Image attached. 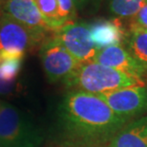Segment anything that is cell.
<instances>
[{
	"mask_svg": "<svg viewBox=\"0 0 147 147\" xmlns=\"http://www.w3.org/2000/svg\"><path fill=\"white\" fill-rule=\"evenodd\" d=\"M68 88L103 95L125 87L143 86L145 82L96 62L82 64L64 83Z\"/></svg>",
	"mask_w": 147,
	"mask_h": 147,
	"instance_id": "cell-2",
	"label": "cell"
},
{
	"mask_svg": "<svg viewBox=\"0 0 147 147\" xmlns=\"http://www.w3.org/2000/svg\"><path fill=\"white\" fill-rule=\"evenodd\" d=\"M146 32H147V30H146Z\"/></svg>",
	"mask_w": 147,
	"mask_h": 147,
	"instance_id": "cell-21",
	"label": "cell"
},
{
	"mask_svg": "<svg viewBox=\"0 0 147 147\" xmlns=\"http://www.w3.org/2000/svg\"><path fill=\"white\" fill-rule=\"evenodd\" d=\"M58 5L59 16L63 24L70 23L77 16V9L72 0H57Z\"/></svg>",
	"mask_w": 147,
	"mask_h": 147,
	"instance_id": "cell-16",
	"label": "cell"
},
{
	"mask_svg": "<svg viewBox=\"0 0 147 147\" xmlns=\"http://www.w3.org/2000/svg\"><path fill=\"white\" fill-rule=\"evenodd\" d=\"M39 56L46 76L52 83H65L82 65L55 35L48 36L40 45Z\"/></svg>",
	"mask_w": 147,
	"mask_h": 147,
	"instance_id": "cell-5",
	"label": "cell"
},
{
	"mask_svg": "<svg viewBox=\"0 0 147 147\" xmlns=\"http://www.w3.org/2000/svg\"><path fill=\"white\" fill-rule=\"evenodd\" d=\"M0 11L33 32L48 37L54 32L43 19L36 0H0Z\"/></svg>",
	"mask_w": 147,
	"mask_h": 147,
	"instance_id": "cell-8",
	"label": "cell"
},
{
	"mask_svg": "<svg viewBox=\"0 0 147 147\" xmlns=\"http://www.w3.org/2000/svg\"><path fill=\"white\" fill-rule=\"evenodd\" d=\"M22 58L6 57L0 62V94H8L14 87L19 74Z\"/></svg>",
	"mask_w": 147,
	"mask_h": 147,
	"instance_id": "cell-12",
	"label": "cell"
},
{
	"mask_svg": "<svg viewBox=\"0 0 147 147\" xmlns=\"http://www.w3.org/2000/svg\"><path fill=\"white\" fill-rule=\"evenodd\" d=\"M127 51L147 72V32L132 29L127 37Z\"/></svg>",
	"mask_w": 147,
	"mask_h": 147,
	"instance_id": "cell-13",
	"label": "cell"
},
{
	"mask_svg": "<svg viewBox=\"0 0 147 147\" xmlns=\"http://www.w3.org/2000/svg\"><path fill=\"white\" fill-rule=\"evenodd\" d=\"M69 133L86 144L110 142L128 121L120 117L98 95L71 90L61 106Z\"/></svg>",
	"mask_w": 147,
	"mask_h": 147,
	"instance_id": "cell-1",
	"label": "cell"
},
{
	"mask_svg": "<svg viewBox=\"0 0 147 147\" xmlns=\"http://www.w3.org/2000/svg\"><path fill=\"white\" fill-rule=\"evenodd\" d=\"M72 1L77 11H85L96 10L103 0H72Z\"/></svg>",
	"mask_w": 147,
	"mask_h": 147,
	"instance_id": "cell-18",
	"label": "cell"
},
{
	"mask_svg": "<svg viewBox=\"0 0 147 147\" xmlns=\"http://www.w3.org/2000/svg\"><path fill=\"white\" fill-rule=\"evenodd\" d=\"M47 37L33 32L4 13L0 16V58H22Z\"/></svg>",
	"mask_w": 147,
	"mask_h": 147,
	"instance_id": "cell-4",
	"label": "cell"
},
{
	"mask_svg": "<svg viewBox=\"0 0 147 147\" xmlns=\"http://www.w3.org/2000/svg\"><path fill=\"white\" fill-rule=\"evenodd\" d=\"M36 3L43 19L53 32H55L64 26L59 16L57 0H36Z\"/></svg>",
	"mask_w": 147,
	"mask_h": 147,
	"instance_id": "cell-14",
	"label": "cell"
},
{
	"mask_svg": "<svg viewBox=\"0 0 147 147\" xmlns=\"http://www.w3.org/2000/svg\"><path fill=\"white\" fill-rule=\"evenodd\" d=\"M133 18L134 23L132 25V29L147 30V2Z\"/></svg>",
	"mask_w": 147,
	"mask_h": 147,
	"instance_id": "cell-17",
	"label": "cell"
},
{
	"mask_svg": "<svg viewBox=\"0 0 147 147\" xmlns=\"http://www.w3.org/2000/svg\"><path fill=\"white\" fill-rule=\"evenodd\" d=\"M0 147H3V146H2V144H1V142H0Z\"/></svg>",
	"mask_w": 147,
	"mask_h": 147,
	"instance_id": "cell-19",
	"label": "cell"
},
{
	"mask_svg": "<svg viewBox=\"0 0 147 147\" xmlns=\"http://www.w3.org/2000/svg\"><path fill=\"white\" fill-rule=\"evenodd\" d=\"M147 0H108L109 11L120 18H132L145 5Z\"/></svg>",
	"mask_w": 147,
	"mask_h": 147,
	"instance_id": "cell-15",
	"label": "cell"
},
{
	"mask_svg": "<svg viewBox=\"0 0 147 147\" xmlns=\"http://www.w3.org/2000/svg\"><path fill=\"white\" fill-rule=\"evenodd\" d=\"M0 142L3 147H39L41 138L36 128L16 107L1 102Z\"/></svg>",
	"mask_w": 147,
	"mask_h": 147,
	"instance_id": "cell-3",
	"label": "cell"
},
{
	"mask_svg": "<svg viewBox=\"0 0 147 147\" xmlns=\"http://www.w3.org/2000/svg\"><path fill=\"white\" fill-rule=\"evenodd\" d=\"M92 41L98 51L112 46H120L124 30L118 20L99 19L89 24Z\"/></svg>",
	"mask_w": 147,
	"mask_h": 147,
	"instance_id": "cell-10",
	"label": "cell"
},
{
	"mask_svg": "<svg viewBox=\"0 0 147 147\" xmlns=\"http://www.w3.org/2000/svg\"><path fill=\"white\" fill-rule=\"evenodd\" d=\"M108 147H147V116L125 124L111 139Z\"/></svg>",
	"mask_w": 147,
	"mask_h": 147,
	"instance_id": "cell-11",
	"label": "cell"
},
{
	"mask_svg": "<svg viewBox=\"0 0 147 147\" xmlns=\"http://www.w3.org/2000/svg\"><path fill=\"white\" fill-rule=\"evenodd\" d=\"M55 36L80 64L94 62L98 49L92 41L89 24L70 22L55 32Z\"/></svg>",
	"mask_w": 147,
	"mask_h": 147,
	"instance_id": "cell-6",
	"label": "cell"
},
{
	"mask_svg": "<svg viewBox=\"0 0 147 147\" xmlns=\"http://www.w3.org/2000/svg\"><path fill=\"white\" fill-rule=\"evenodd\" d=\"M120 117L129 121L147 112V86L125 87L103 95H98Z\"/></svg>",
	"mask_w": 147,
	"mask_h": 147,
	"instance_id": "cell-7",
	"label": "cell"
},
{
	"mask_svg": "<svg viewBox=\"0 0 147 147\" xmlns=\"http://www.w3.org/2000/svg\"><path fill=\"white\" fill-rule=\"evenodd\" d=\"M94 62L114 68L143 82H145V78L147 77L145 68L126 49L121 48L120 46H112L99 49L96 52Z\"/></svg>",
	"mask_w": 147,
	"mask_h": 147,
	"instance_id": "cell-9",
	"label": "cell"
},
{
	"mask_svg": "<svg viewBox=\"0 0 147 147\" xmlns=\"http://www.w3.org/2000/svg\"><path fill=\"white\" fill-rule=\"evenodd\" d=\"M0 62H1V58H0Z\"/></svg>",
	"mask_w": 147,
	"mask_h": 147,
	"instance_id": "cell-20",
	"label": "cell"
}]
</instances>
